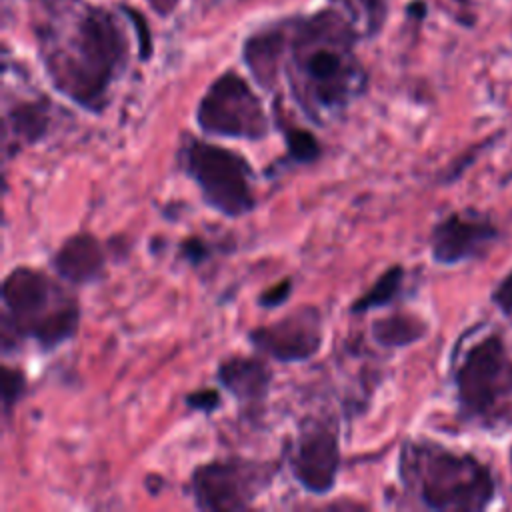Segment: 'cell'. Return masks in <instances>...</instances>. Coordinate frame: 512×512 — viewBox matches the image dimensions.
<instances>
[{
    "label": "cell",
    "instance_id": "cell-5",
    "mask_svg": "<svg viewBox=\"0 0 512 512\" xmlns=\"http://www.w3.org/2000/svg\"><path fill=\"white\" fill-rule=\"evenodd\" d=\"M176 162L198 188L202 202L216 214L236 220L256 210V172L244 154L194 134H182Z\"/></svg>",
    "mask_w": 512,
    "mask_h": 512
},
{
    "label": "cell",
    "instance_id": "cell-4",
    "mask_svg": "<svg viewBox=\"0 0 512 512\" xmlns=\"http://www.w3.org/2000/svg\"><path fill=\"white\" fill-rule=\"evenodd\" d=\"M402 494L428 510H484L496 492L490 470L472 454L428 438H408L398 452Z\"/></svg>",
    "mask_w": 512,
    "mask_h": 512
},
{
    "label": "cell",
    "instance_id": "cell-18",
    "mask_svg": "<svg viewBox=\"0 0 512 512\" xmlns=\"http://www.w3.org/2000/svg\"><path fill=\"white\" fill-rule=\"evenodd\" d=\"M406 270L402 264H394L386 268L356 300L350 302V314L362 316L378 308H386L392 302L402 298L404 292Z\"/></svg>",
    "mask_w": 512,
    "mask_h": 512
},
{
    "label": "cell",
    "instance_id": "cell-8",
    "mask_svg": "<svg viewBox=\"0 0 512 512\" xmlns=\"http://www.w3.org/2000/svg\"><path fill=\"white\" fill-rule=\"evenodd\" d=\"M196 126L208 138L262 142L274 120L246 78L228 70L202 94L194 112Z\"/></svg>",
    "mask_w": 512,
    "mask_h": 512
},
{
    "label": "cell",
    "instance_id": "cell-14",
    "mask_svg": "<svg viewBox=\"0 0 512 512\" xmlns=\"http://www.w3.org/2000/svg\"><path fill=\"white\" fill-rule=\"evenodd\" d=\"M108 250L92 232L68 236L52 254L50 268L58 278L74 288L90 286L106 276Z\"/></svg>",
    "mask_w": 512,
    "mask_h": 512
},
{
    "label": "cell",
    "instance_id": "cell-16",
    "mask_svg": "<svg viewBox=\"0 0 512 512\" xmlns=\"http://www.w3.org/2000/svg\"><path fill=\"white\" fill-rule=\"evenodd\" d=\"M272 120H274V128L282 134L284 144H286V154L280 158V162H276V166H274L276 170L278 168L286 170L288 166H308V164H314L320 160V156H322L320 140L314 136V132L290 122L284 116L280 102L274 104Z\"/></svg>",
    "mask_w": 512,
    "mask_h": 512
},
{
    "label": "cell",
    "instance_id": "cell-26",
    "mask_svg": "<svg viewBox=\"0 0 512 512\" xmlns=\"http://www.w3.org/2000/svg\"><path fill=\"white\" fill-rule=\"evenodd\" d=\"M510 462H512V450H510Z\"/></svg>",
    "mask_w": 512,
    "mask_h": 512
},
{
    "label": "cell",
    "instance_id": "cell-2",
    "mask_svg": "<svg viewBox=\"0 0 512 512\" xmlns=\"http://www.w3.org/2000/svg\"><path fill=\"white\" fill-rule=\"evenodd\" d=\"M358 32L332 10L286 28L280 72L290 98L314 124H332L366 92L368 74L354 52Z\"/></svg>",
    "mask_w": 512,
    "mask_h": 512
},
{
    "label": "cell",
    "instance_id": "cell-22",
    "mask_svg": "<svg viewBox=\"0 0 512 512\" xmlns=\"http://www.w3.org/2000/svg\"><path fill=\"white\" fill-rule=\"evenodd\" d=\"M184 404L192 412H200V414L210 416L222 406V396L216 388H200V390H194V392L186 394Z\"/></svg>",
    "mask_w": 512,
    "mask_h": 512
},
{
    "label": "cell",
    "instance_id": "cell-13",
    "mask_svg": "<svg viewBox=\"0 0 512 512\" xmlns=\"http://www.w3.org/2000/svg\"><path fill=\"white\" fill-rule=\"evenodd\" d=\"M52 126V102L46 96L4 102L2 162L8 164L26 148L46 140Z\"/></svg>",
    "mask_w": 512,
    "mask_h": 512
},
{
    "label": "cell",
    "instance_id": "cell-25",
    "mask_svg": "<svg viewBox=\"0 0 512 512\" xmlns=\"http://www.w3.org/2000/svg\"><path fill=\"white\" fill-rule=\"evenodd\" d=\"M148 4H150L156 12L168 14V12L174 10V6L178 4V0H148Z\"/></svg>",
    "mask_w": 512,
    "mask_h": 512
},
{
    "label": "cell",
    "instance_id": "cell-7",
    "mask_svg": "<svg viewBox=\"0 0 512 512\" xmlns=\"http://www.w3.org/2000/svg\"><path fill=\"white\" fill-rule=\"evenodd\" d=\"M282 464L248 456H220L194 466L188 492L198 510H248L274 484Z\"/></svg>",
    "mask_w": 512,
    "mask_h": 512
},
{
    "label": "cell",
    "instance_id": "cell-17",
    "mask_svg": "<svg viewBox=\"0 0 512 512\" xmlns=\"http://www.w3.org/2000/svg\"><path fill=\"white\" fill-rule=\"evenodd\" d=\"M428 332V324L414 314L394 312L372 320L370 338L384 350H398L416 344Z\"/></svg>",
    "mask_w": 512,
    "mask_h": 512
},
{
    "label": "cell",
    "instance_id": "cell-15",
    "mask_svg": "<svg viewBox=\"0 0 512 512\" xmlns=\"http://www.w3.org/2000/svg\"><path fill=\"white\" fill-rule=\"evenodd\" d=\"M286 42V26H270L252 34L242 48V58L252 78L268 92L278 84L280 62Z\"/></svg>",
    "mask_w": 512,
    "mask_h": 512
},
{
    "label": "cell",
    "instance_id": "cell-19",
    "mask_svg": "<svg viewBox=\"0 0 512 512\" xmlns=\"http://www.w3.org/2000/svg\"><path fill=\"white\" fill-rule=\"evenodd\" d=\"M344 10V18L352 24L358 34L372 36L380 30L386 20L388 0H332Z\"/></svg>",
    "mask_w": 512,
    "mask_h": 512
},
{
    "label": "cell",
    "instance_id": "cell-12",
    "mask_svg": "<svg viewBox=\"0 0 512 512\" xmlns=\"http://www.w3.org/2000/svg\"><path fill=\"white\" fill-rule=\"evenodd\" d=\"M274 372L264 358L256 354H232L220 360L216 382L238 402L242 414L260 418L272 390Z\"/></svg>",
    "mask_w": 512,
    "mask_h": 512
},
{
    "label": "cell",
    "instance_id": "cell-11",
    "mask_svg": "<svg viewBox=\"0 0 512 512\" xmlns=\"http://www.w3.org/2000/svg\"><path fill=\"white\" fill-rule=\"evenodd\" d=\"M498 240L496 226L476 212H452L430 232V254L440 266H454L488 252Z\"/></svg>",
    "mask_w": 512,
    "mask_h": 512
},
{
    "label": "cell",
    "instance_id": "cell-9",
    "mask_svg": "<svg viewBox=\"0 0 512 512\" xmlns=\"http://www.w3.org/2000/svg\"><path fill=\"white\" fill-rule=\"evenodd\" d=\"M282 458L302 490L314 496L330 494L342 466L338 418L330 412L304 416L284 440Z\"/></svg>",
    "mask_w": 512,
    "mask_h": 512
},
{
    "label": "cell",
    "instance_id": "cell-3",
    "mask_svg": "<svg viewBox=\"0 0 512 512\" xmlns=\"http://www.w3.org/2000/svg\"><path fill=\"white\" fill-rule=\"evenodd\" d=\"M82 308L76 294L56 274L34 266H14L2 280L0 336L4 356L32 342L54 352L80 330Z\"/></svg>",
    "mask_w": 512,
    "mask_h": 512
},
{
    "label": "cell",
    "instance_id": "cell-6",
    "mask_svg": "<svg viewBox=\"0 0 512 512\" xmlns=\"http://www.w3.org/2000/svg\"><path fill=\"white\" fill-rule=\"evenodd\" d=\"M460 416L486 428H512V358L504 342L484 336L474 342L454 368Z\"/></svg>",
    "mask_w": 512,
    "mask_h": 512
},
{
    "label": "cell",
    "instance_id": "cell-10",
    "mask_svg": "<svg viewBox=\"0 0 512 512\" xmlns=\"http://www.w3.org/2000/svg\"><path fill=\"white\" fill-rule=\"evenodd\" d=\"M326 322L314 304H304L276 322L254 326L246 332L248 344L260 356L278 364H302L312 360L324 346Z\"/></svg>",
    "mask_w": 512,
    "mask_h": 512
},
{
    "label": "cell",
    "instance_id": "cell-1",
    "mask_svg": "<svg viewBox=\"0 0 512 512\" xmlns=\"http://www.w3.org/2000/svg\"><path fill=\"white\" fill-rule=\"evenodd\" d=\"M52 88L88 114H102L128 64V40L116 18L78 0H48L34 24Z\"/></svg>",
    "mask_w": 512,
    "mask_h": 512
},
{
    "label": "cell",
    "instance_id": "cell-23",
    "mask_svg": "<svg viewBox=\"0 0 512 512\" xmlns=\"http://www.w3.org/2000/svg\"><path fill=\"white\" fill-rule=\"evenodd\" d=\"M292 290H294V282L292 278H282L280 282L272 284L270 288L262 290L256 298V304L264 310H272V308H278L282 306L284 302H288V298L292 296Z\"/></svg>",
    "mask_w": 512,
    "mask_h": 512
},
{
    "label": "cell",
    "instance_id": "cell-24",
    "mask_svg": "<svg viewBox=\"0 0 512 512\" xmlns=\"http://www.w3.org/2000/svg\"><path fill=\"white\" fill-rule=\"evenodd\" d=\"M492 300L494 304L498 306V310L510 320L512 324V272L502 278V282L496 286L494 294H492Z\"/></svg>",
    "mask_w": 512,
    "mask_h": 512
},
{
    "label": "cell",
    "instance_id": "cell-21",
    "mask_svg": "<svg viewBox=\"0 0 512 512\" xmlns=\"http://www.w3.org/2000/svg\"><path fill=\"white\" fill-rule=\"evenodd\" d=\"M178 260L184 262L186 266L198 270L202 268L206 262H210L216 254V246L202 238V236H188L178 244V252H176Z\"/></svg>",
    "mask_w": 512,
    "mask_h": 512
},
{
    "label": "cell",
    "instance_id": "cell-20",
    "mask_svg": "<svg viewBox=\"0 0 512 512\" xmlns=\"http://www.w3.org/2000/svg\"><path fill=\"white\" fill-rule=\"evenodd\" d=\"M28 392V378L20 366L2 364V418L8 422Z\"/></svg>",
    "mask_w": 512,
    "mask_h": 512
}]
</instances>
